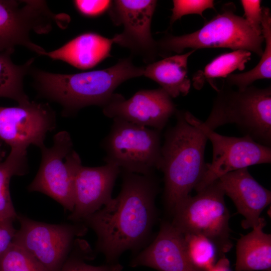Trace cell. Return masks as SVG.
I'll return each mask as SVG.
<instances>
[{
  "label": "cell",
  "mask_w": 271,
  "mask_h": 271,
  "mask_svg": "<svg viewBox=\"0 0 271 271\" xmlns=\"http://www.w3.org/2000/svg\"><path fill=\"white\" fill-rule=\"evenodd\" d=\"M157 3L154 0H116L108 9L114 25L123 27L122 32L112 38L113 43L128 49L146 63H152L159 52L151 33Z\"/></svg>",
  "instance_id": "obj_12"
},
{
  "label": "cell",
  "mask_w": 271,
  "mask_h": 271,
  "mask_svg": "<svg viewBox=\"0 0 271 271\" xmlns=\"http://www.w3.org/2000/svg\"><path fill=\"white\" fill-rule=\"evenodd\" d=\"M5 156V152L3 151L0 146V162H2Z\"/></svg>",
  "instance_id": "obj_33"
},
{
  "label": "cell",
  "mask_w": 271,
  "mask_h": 271,
  "mask_svg": "<svg viewBox=\"0 0 271 271\" xmlns=\"http://www.w3.org/2000/svg\"><path fill=\"white\" fill-rule=\"evenodd\" d=\"M265 220L260 217L252 230L236 244L235 271L270 270L271 235L264 232Z\"/></svg>",
  "instance_id": "obj_19"
},
{
  "label": "cell",
  "mask_w": 271,
  "mask_h": 271,
  "mask_svg": "<svg viewBox=\"0 0 271 271\" xmlns=\"http://www.w3.org/2000/svg\"><path fill=\"white\" fill-rule=\"evenodd\" d=\"M170 24L180 19L183 16L196 14L203 17V12L208 9L214 8L212 0H174Z\"/></svg>",
  "instance_id": "obj_27"
},
{
  "label": "cell",
  "mask_w": 271,
  "mask_h": 271,
  "mask_svg": "<svg viewBox=\"0 0 271 271\" xmlns=\"http://www.w3.org/2000/svg\"><path fill=\"white\" fill-rule=\"evenodd\" d=\"M28 171L27 149H11L5 161L0 162V222H14L17 218L10 190L12 177L23 176Z\"/></svg>",
  "instance_id": "obj_21"
},
{
  "label": "cell",
  "mask_w": 271,
  "mask_h": 271,
  "mask_svg": "<svg viewBox=\"0 0 271 271\" xmlns=\"http://www.w3.org/2000/svg\"><path fill=\"white\" fill-rule=\"evenodd\" d=\"M40 150V166L28 189L49 196L71 212L74 204V178L81 161L79 155L73 150L69 133L66 131L57 133L52 146H44Z\"/></svg>",
  "instance_id": "obj_8"
},
{
  "label": "cell",
  "mask_w": 271,
  "mask_h": 271,
  "mask_svg": "<svg viewBox=\"0 0 271 271\" xmlns=\"http://www.w3.org/2000/svg\"><path fill=\"white\" fill-rule=\"evenodd\" d=\"M118 262L95 266L86 263L82 257L73 256L66 259L60 271H122Z\"/></svg>",
  "instance_id": "obj_28"
},
{
  "label": "cell",
  "mask_w": 271,
  "mask_h": 271,
  "mask_svg": "<svg viewBox=\"0 0 271 271\" xmlns=\"http://www.w3.org/2000/svg\"><path fill=\"white\" fill-rule=\"evenodd\" d=\"M112 1H74L75 7L82 15L87 17H95L108 10Z\"/></svg>",
  "instance_id": "obj_30"
},
{
  "label": "cell",
  "mask_w": 271,
  "mask_h": 271,
  "mask_svg": "<svg viewBox=\"0 0 271 271\" xmlns=\"http://www.w3.org/2000/svg\"><path fill=\"white\" fill-rule=\"evenodd\" d=\"M217 92L204 124L214 130L224 124L235 123L244 136L270 147V87L249 86L239 90L223 85Z\"/></svg>",
  "instance_id": "obj_4"
},
{
  "label": "cell",
  "mask_w": 271,
  "mask_h": 271,
  "mask_svg": "<svg viewBox=\"0 0 271 271\" xmlns=\"http://www.w3.org/2000/svg\"><path fill=\"white\" fill-rule=\"evenodd\" d=\"M16 230L13 222H0V255L12 243Z\"/></svg>",
  "instance_id": "obj_31"
},
{
  "label": "cell",
  "mask_w": 271,
  "mask_h": 271,
  "mask_svg": "<svg viewBox=\"0 0 271 271\" xmlns=\"http://www.w3.org/2000/svg\"><path fill=\"white\" fill-rule=\"evenodd\" d=\"M268 271H271V270H268Z\"/></svg>",
  "instance_id": "obj_34"
},
{
  "label": "cell",
  "mask_w": 271,
  "mask_h": 271,
  "mask_svg": "<svg viewBox=\"0 0 271 271\" xmlns=\"http://www.w3.org/2000/svg\"><path fill=\"white\" fill-rule=\"evenodd\" d=\"M244 19L256 31L262 34V8L259 0H241Z\"/></svg>",
  "instance_id": "obj_29"
},
{
  "label": "cell",
  "mask_w": 271,
  "mask_h": 271,
  "mask_svg": "<svg viewBox=\"0 0 271 271\" xmlns=\"http://www.w3.org/2000/svg\"><path fill=\"white\" fill-rule=\"evenodd\" d=\"M58 18L44 1L0 0V53L20 45L45 55V49L31 40L30 33L49 32Z\"/></svg>",
  "instance_id": "obj_11"
},
{
  "label": "cell",
  "mask_w": 271,
  "mask_h": 271,
  "mask_svg": "<svg viewBox=\"0 0 271 271\" xmlns=\"http://www.w3.org/2000/svg\"><path fill=\"white\" fill-rule=\"evenodd\" d=\"M104 114L161 131L177 111L172 98L162 88L141 90L125 99L114 93L102 107Z\"/></svg>",
  "instance_id": "obj_14"
},
{
  "label": "cell",
  "mask_w": 271,
  "mask_h": 271,
  "mask_svg": "<svg viewBox=\"0 0 271 271\" xmlns=\"http://www.w3.org/2000/svg\"><path fill=\"white\" fill-rule=\"evenodd\" d=\"M54 111L47 104L30 101L0 106V140L13 148L44 145L47 133L55 127Z\"/></svg>",
  "instance_id": "obj_13"
},
{
  "label": "cell",
  "mask_w": 271,
  "mask_h": 271,
  "mask_svg": "<svg viewBox=\"0 0 271 271\" xmlns=\"http://www.w3.org/2000/svg\"><path fill=\"white\" fill-rule=\"evenodd\" d=\"M117 196L82 222L96 233V250L107 263H117L124 251H137L148 243L157 217L155 198L159 185L154 174L122 170Z\"/></svg>",
  "instance_id": "obj_1"
},
{
  "label": "cell",
  "mask_w": 271,
  "mask_h": 271,
  "mask_svg": "<svg viewBox=\"0 0 271 271\" xmlns=\"http://www.w3.org/2000/svg\"><path fill=\"white\" fill-rule=\"evenodd\" d=\"M195 51L149 63L144 67L143 76L158 83L172 98L186 95L191 87L187 76L188 60Z\"/></svg>",
  "instance_id": "obj_20"
},
{
  "label": "cell",
  "mask_w": 271,
  "mask_h": 271,
  "mask_svg": "<svg viewBox=\"0 0 271 271\" xmlns=\"http://www.w3.org/2000/svg\"><path fill=\"white\" fill-rule=\"evenodd\" d=\"M20 225L13 241L26 250L48 271H60L76 237L84 235L82 223L53 224L18 215Z\"/></svg>",
  "instance_id": "obj_9"
},
{
  "label": "cell",
  "mask_w": 271,
  "mask_h": 271,
  "mask_svg": "<svg viewBox=\"0 0 271 271\" xmlns=\"http://www.w3.org/2000/svg\"><path fill=\"white\" fill-rule=\"evenodd\" d=\"M261 32L265 46L261 59L252 69L244 73L230 74L226 77V85L243 90L255 81L271 78V15L268 8H262Z\"/></svg>",
  "instance_id": "obj_22"
},
{
  "label": "cell",
  "mask_w": 271,
  "mask_h": 271,
  "mask_svg": "<svg viewBox=\"0 0 271 271\" xmlns=\"http://www.w3.org/2000/svg\"><path fill=\"white\" fill-rule=\"evenodd\" d=\"M251 52L245 50H237L222 54L213 59L202 70L193 76L194 87L201 89L206 81L212 85L214 78H226L236 70H243L245 64L250 59Z\"/></svg>",
  "instance_id": "obj_24"
},
{
  "label": "cell",
  "mask_w": 271,
  "mask_h": 271,
  "mask_svg": "<svg viewBox=\"0 0 271 271\" xmlns=\"http://www.w3.org/2000/svg\"><path fill=\"white\" fill-rule=\"evenodd\" d=\"M224 192L217 180L194 196L190 195L174 208L172 225L182 233L204 236L216 246L220 257L233 246L230 239L229 212Z\"/></svg>",
  "instance_id": "obj_6"
},
{
  "label": "cell",
  "mask_w": 271,
  "mask_h": 271,
  "mask_svg": "<svg viewBox=\"0 0 271 271\" xmlns=\"http://www.w3.org/2000/svg\"><path fill=\"white\" fill-rule=\"evenodd\" d=\"M159 130L118 118L102 143L105 163L121 170L149 175L159 169L161 161V134Z\"/></svg>",
  "instance_id": "obj_7"
},
{
  "label": "cell",
  "mask_w": 271,
  "mask_h": 271,
  "mask_svg": "<svg viewBox=\"0 0 271 271\" xmlns=\"http://www.w3.org/2000/svg\"><path fill=\"white\" fill-rule=\"evenodd\" d=\"M187 255L197 269L206 271L220 258L215 244L207 237L197 234L182 233Z\"/></svg>",
  "instance_id": "obj_25"
},
{
  "label": "cell",
  "mask_w": 271,
  "mask_h": 271,
  "mask_svg": "<svg viewBox=\"0 0 271 271\" xmlns=\"http://www.w3.org/2000/svg\"><path fill=\"white\" fill-rule=\"evenodd\" d=\"M13 52L0 53V97L14 99L20 104L30 101L24 91L23 79L33 60L22 65H16L11 58Z\"/></svg>",
  "instance_id": "obj_23"
},
{
  "label": "cell",
  "mask_w": 271,
  "mask_h": 271,
  "mask_svg": "<svg viewBox=\"0 0 271 271\" xmlns=\"http://www.w3.org/2000/svg\"><path fill=\"white\" fill-rule=\"evenodd\" d=\"M235 7L229 3L219 14L196 31L181 36L168 35L158 43V50L180 54L186 48L196 50L207 48L245 50L258 56L263 53L264 39L244 17L235 14Z\"/></svg>",
  "instance_id": "obj_5"
},
{
  "label": "cell",
  "mask_w": 271,
  "mask_h": 271,
  "mask_svg": "<svg viewBox=\"0 0 271 271\" xmlns=\"http://www.w3.org/2000/svg\"><path fill=\"white\" fill-rule=\"evenodd\" d=\"M218 180L225 195L244 218L242 227L248 229L256 225L262 211L270 204V191L257 182L247 168L229 172Z\"/></svg>",
  "instance_id": "obj_17"
},
{
  "label": "cell",
  "mask_w": 271,
  "mask_h": 271,
  "mask_svg": "<svg viewBox=\"0 0 271 271\" xmlns=\"http://www.w3.org/2000/svg\"><path fill=\"white\" fill-rule=\"evenodd\" d=\"M113 44L112 39L94 33H86L57 50L46 52L45 55L66 62L77 68L87 69L110 57Z\"/></svg>",
  "instance_id": "obj_18"
},
{
  "label": "cell",
  "mask_w": 271,
  "mask_h": 271,
  "mask_svg": "<svg viewBox=\"0 0 271 271\" xmlns=\"http://www.w3.org/2000/svg\"><path fill=\"white\" fill-rule=\"evenodd\" d=\"M159 271H202L195 267L187 255L183 234L171 222L163 221L152 243L139 252L130 264Z\"/></svg>",
  "instance_id": "obj_16"
},
{
  "label": "cell",
  "mask_w": 271,
  "mask_h": 271,
  "mask_svg": "<svg viewBox=\"0 0 271 271\" xmlns=\"http://www.w3.org/2000/svg\"><path fill=\"white\" fill-rule=\"evenodd\" d=\"M121 169L111 163L89 167L80 163L74 178V204L68 219L82 222L108 203L112 198V191Z\"/></svg>",
  "instance_id": "obj_15"
},
{
  "label": "cell",
  "mask_w": 271,
  "mask_h": 271,
  "mask_svg": "<svg viewBox=\"0 0 271 271\" xmlns=\"http://www.w3.org/2000/svg\"><path fill=\"white\" fill-rule=\"evenodd\" d=\"M0 271H48L34 256L13 241L0 255Z\"/></svg>",
  "instance_id": "obj_26"
},
{
  "label": "cell",
  "mask_w": 271,
  "mask_h": 271,
  "mask_svg": "<svg viewBox=\"0 0 271 271\" xmlns=\"http://www.w3.org/2000/svg\"><path fill=\"white\" fill-rule=\"evenodd\" d=\"M144 69L127 58L104 69L69 74L37 70L33 74L40 94L60 104L67 116L90 105L104 107L120 84L143 76Z\"/></svg>",
  "instance_id": "obj_2"
},
{
  "label": "cell",
  "mask_w": 271,
  "mask_h": 271,
  "mask_svg": "<svg viewBox=\"0 0 271 271\" xmlns=\"http://www.w3.org/2000/svg\"><path fill=\"white\" fill-rule=\"evenodd\" d=\"M206 271H232L230 267L229 260L223 256L219 258L210 268Z\"/></svg>",
  "instance_id": "obj_32"
},
{
  "label": "cell",
  "mask_w": 271,
  "mask_h": 271,
  "mask_svg": "<svg viewBox=\"0 0 271 271\" xmlns=\"http://www.w3.org/2000/svg\"><path fill=\"white\" fill-rule=\"evenodd\" d=\"M176 123L168 129L162 146L160 170L164 173V197L167 210L190 195L206 170L205 149L207 138L177 110Z\"/></svg>",
  "instance_id": "obj_3"
},
{
  "label": "cell",
  "mask_w": 271,
  "mask_h": 271,
  "mask_svg": "<svg viewBox=\"0 0 271 271\" xmlns=\"http://www.w3.org/2000/svg\"><path fill=\"white\" fill-rule=\"evenodd\" d=\"M184 115L188 121L203 132L212 145V162L206 164L204 176L195 188L196 192L229 172L270 163V147L258 143L248 136L238 138L219 134L206 127L190 112H184Z\"/></svg>",
  "instance_id": "obj_10"
}]
</instances>
